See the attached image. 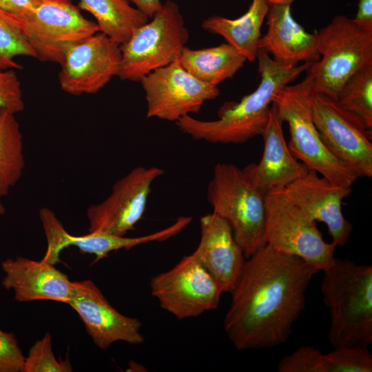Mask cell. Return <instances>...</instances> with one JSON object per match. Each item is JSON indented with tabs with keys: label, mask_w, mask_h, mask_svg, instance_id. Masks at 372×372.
I'll list each match as a JSON object with an SVG mask.
<instances>
[{
	"label": "cell",
	"mask_w": 372,
	"mask_h": 372,
	"mask_svg": "<svg viewBox=\"0 0 372 372\" xmlns=\"http://www.w3.org/2000/svg\"><path fill=\"white\" fill-rule=\"evenodd\" d=\"M39 217L47 239V249L41 260L53 265L61 261V251L70 246L76 247L81 254L94 255L96 262L107 258L113 251L130 249L152 242H163L178 234L177 227L172 224L161 230L138 237L120 236L102 232H88L83 236H74L65 230L55 214L49 208H41Z\"/></svg>",
	"instance_id": "17"
},
{
	"label": "cell",
	"mask_w": 372,
	"mask_h": 372,
	"mask_svg": "<svg viewBox=\"0 0 372 372\" xmlns=\"http://www.w3.org/2000/svg\"><path fill=\"white\" fill-rule=\"evenodd\" d=\"M269 5L265 0H252L247 11L236 19L214 15L205 19L201 26L211 34L223 37L227 43L241 53L247 61H256L261 28Z\"/></svg>",
	"instance_id": "22"
},
{
	"label": "cell",
	"mask_w": 372,
	"mask_h": 372,
	"mask_svg": "<svg viewBox=\"0 0 372 372\" xmlns=\"http://www.w3.org/2000/svg\"><path fill=\"white\" fill-rule=\"evenodd\" d=\"M200 242L193 254L219 282L224 293H231L246 260L244 252L229 224L214 213L200 218Z\"/></svg>",
	"instance_id": "19"
},
{
	"label": "cell",
	"mask_w": 372,
	"mask_h": 372,
	"mask_svg": "<svg viewBox=\"0 0 372 372\" xmlns=\"http://www.w3.org/2000/svg\"><path fill=\"white\" fill-rule=\"evenodd\" d=\"M25 108L21 84L14 70L0 67V115L16 114Z\"/></svg>",
	"instance_id": "31"
},
{
	"label": "cell",
	"mask_w": 372,
	"mask_h": 372,
	"mask_svg": "<svg viewBox=\"0 0 372 372\" xmlns=\"http://www.w3.org/2000/svg\"><path fill=\"white\" fill-rule=\"evenodd\" d=\"M256 59L260 80L254 92L238 102L225 103L217 119L202 121L191 115L180 118L175 123L179 130L194 140L214 144H240L261 136L274 94L307 72L313 63L286 67L262 50H258Z\"/></svg>",
	"instance_id": "2"
},
{
	"label": "cell",
	"mask_w": 372,
	"mask_h": 372,
	"mask_svg": "<svg viewBox=\"0 0 372 372\" xmlns=\"http://www.w3.org/2000/svg\"><path fill=\"white\" fill-rule=\"evenodd\" d=\"M6 209L4 205H3L1 198H0V216L3 215L5 213Z\"/></svg>",
	"instance_id": "37"
},
{
	"label": "cell",
	"mask_w": 372,
	"mask_h": 372,
	"mask_svg": "<svg viewBox=\"0 0 372 372\" xmlns=\"http://www.w3.org/2000/svg\"><path fill=\"white\" fill-rule=\"evenodd\" d=\"M314 33L320 57L309 68L313 90L337 101L344 83L357 72L372 65V28L338 15Z\"/></svg>",
	"instance_id": "5"
},
{
	"label": "cell",
	"mask_w": 372,
	"mask_h": 372,
	"mask_svg": "<svg viewBox=\"0 0 372 372\" xmlns=\"http://www.w3.org/2000/svg\"><path fill=\"white\" fill-rule=\"evenodd\" d=\"M78 7L90 12L100 32L120 45L129 39L136 28L149 21L125 0H79Z\"/></svg>",
	"instance_id": "24"
},
{
	"label": "cell",
	"mask_w": 372,
	"mask_h": 372,
	"mask_svg": "<svg viewBox=\"0 0 372 372\" xmlns=\"http://www.w3.org/2000/svg\"><path fill=\"white\" fill-rule=\"evenodd\" d=\"M337 101L372 132V65L357 72L344 83Z\"/></svg>",
	"instance_id": "26"
},
{
	"label": "cell",
	"mask_w": 372,
	"mask_h": 372,
	"mask_svg": "<svg viewBox=\"0 0 372 372\" xmlns=\"http://www.w3.org/2000/svg\"><path fill=\"white\" fill-rule=\"evenodd\" d=\"M313 121L321 140L358 177L372 176L371 132L362 121L335 99L313 90L310 94Z\"/></svg>",
	"instance_id": "11"
},
{
	"label": "cell",
	"mask_w": 372,
	"mask_h": 372,
	"mask_svg": "<svg viewBox=\"0 0 372 372\" xmlns=\"http://www.w3.org/2000/svg\"><path fill=\"white\" fill-rule=\"evenodd\" d=\"M265 198L242 169L231 163L215 165L207 198L213 213L231 226L246 259L264 245Z\"/></svg>",
	"instance_id": "6"
},
{
	"label": "cell",
	"mask_w": 372,
	"mask_h": 372,
	"mask_svg": "<svg viewBox=\"0 0 372 372\" xmlns=\"http://www.w3.org/2000/svg\"><path fill=\"white\" fill-rule=\"evenodd\" d=\"M25 163L23 134L14 114L0 115V198L8 195L21 177Z\"/></svg>",
	"instance_id": "25"
},
{
	"label": "cell",
	"mask_w": 372,
	"mask_h": 372,
	"mask_svg": "<svg viewBox=\"0 0 372 372\" xmlns=\"http://www.w3.org/2000/svg\"><path fill=\"white\" fill-rule=\"evenodd\" d=\"M19 56L36 59L20 23L0 10V67L3 69H21L17 62Z\"/></svg>",
	"instance_id": "27"
},
{
	"label": "cell",
	"mask_w": 372,
	"mask_h": 372,
	"mask_svg": "<svg viewBox=\"0 0 372 372\" xmlns=\"http://www.w3.org/2000/svg\"><path fill=\"white\" fill-rule=\"evenodd\" d=\"M353 20L362 26L372 28V0H359Z\"/></svg>",
	"instance_id": "34"
},
{
	"label": "cell",
	"mask_w": 372,
	"mask_h": 372,
	"mask_svg": "<svg viewBox=\"0 0 372 372\" xmlns=\"http://www.w3.org/2000/svg\"><path fill=\"white\" fill-rule=\"evenodd\" d=\"M178 60L195 78L217 87L223 81L232 78L247 61L227 43L198 50L185 46Z\"/></svg>",
	"instance_id": "23"
},
{
	"label": "cell",
	"mask_w": 372,
	"mask_h": 372,
	"mask_svg": "<svg viewBox=\"0 0 372 372\" xmlns=\"http://www.w3.org/2000/svg\"><path fill=\"white\" fill-rule=\"evenodd\" d=\"M320 271L264 244L245 260L224 318L225 331L240 351L285 343L305 307L306 292Z\"/></svg>",
	"instance_id": "1"
},
{
	"label": "cell",
	"mask_w": 372,
	"mask_h": 372,
	"mask_svg": "<svg viewBox=\"0 0 372 372\" xmlns=\"http://www.w3.org/2000/svg\"><path fill=\"white\" fill-rule=\"evenodd\" d=\"M262 240L264 244L298 256L320 271L335 259L337 246L323 239L316 221L296 207L282 189L265 195Z\"/></svg>",
	"instance_id": "8"
},
{
	"label": "cell",
	"mask_w": 372,
	"mask_h": 372,
	"mask_svg": "<svg viewBox=\"0 0 372 372\" xmlns=\"http://www.w3.org/2000/svg\"><path fill=\"white\" fill-rule=\"evenodd\" d=\"M140 82L145 92L148 118L176 123L185 116L199 112L205 101L220 94L217 86L195 78L178 59L152 71Z\"/></svg>",
	"instance_id": "12"
},
{
	"label": "cell",
	"mask_w": 372,
	"mask_h": 372,
	"mask_svg": "<svg viewBox=\"0 0 372 372\" xmlns=\"http://www.w3.org/2000/svg\"><path fill=\"white\" fill-rule=\"evenodd\" d=\"M24 359L14 334L0 329V372L21 371Z\"/></svg>",
	"instance_id": "32"
},
{
	"label": "cell",
	"mask_w": 372,
	"mask_h": 372,
	"mask_svg": "<svg viewBox=\"0 0 372 372\" xmlns=\"http://www.w3.org/2000/svg\"><path fill=\"white\" fill-rule=\"evenodd\" d=\"M1 267L4 273L1 284L6 289L13 291L17 302L48 300L68 302L73 282L53 265L17 256L6 258Z\"/></svg>",
	"instance_id": "20"
},
{
	"label": "cell",
	"mask_w": 372,
	"mask_h": 372,
	"mask_svg": "<svg viewBox=\"0 0 372 372\" xmlns=\"http://www.w3.org/2000/svg\"><path fill=\"white\" fill-rule=\"evenodd\" d=\"M282 189L307 216L327 225L336 246L347 243L353 225L344 218L342 205L343 200L351 193V187L335 185L309 169L306 174Z\"/></svg>",
	"instance_id": "16"
},
{
	"label": "cell",
	"mask_w": 372,
	"mask_h": 372,
	"mask_svg": "<svg viewBox=\"0 0 372 372\" xmlns=\"http://www.w3.org/2000/svg\"><path fill=\"white\" fill-rule=\"evenodd\" d=\"M121 64L120 44L99 32L66 50L60 65V87L72 95L97 93L118 76Z\"/></svg>",
	"instance_id": "14"
},
{
	"label": "cell",
	"mask_w": 372,
	"mask_h": 372,
	"mask_svg": "<svg viewBox=\"0 0 372 372\" xmlns=\"http://www.w3.org/2000/svg\"><path fill=\"white\" fill-rule=\"evenodd\" d=\"M313 88V76L308 69L302 81L285 86L273 96L280 119L289 126L288 147L293 156L309 169L335 185L351 187L358 176L327 148L313 121L310 105Z\"/></svg>",
	"instance_id": "4"
},
{
	"label": "cell",
	"mask_w": 372,
	"mask_h": 372,
	"mask_svg": "<svg viewBox=\"0 0 372 372\" xmlns=\"http://www.w3.org/2000/svg\"><path fill=\"white\" fill-rule=\"evenodd\" d=\"M72 368L68 359L58 360L52 346V337L47 333L37 341L25 357L21 372H70Z\"/></svg>",
	"instance_id": "28"
},
{
	"label": "cell",
	"mask_w": 372,
	"mask_h": 372,
	"mask_svg": "<svg viewBox=\"0 0 372 372\" xmlns=\"http://www.w3.org/2000/svg\"><path fill=\"white\" fill-rule=\"evenodd\" d=\"M67 304L78 313L94 343L101 349L119 341L140 344L145 340L141 322L118 312L90 280L73 282Z\"/></svg>",
	"instance_id": "15"
},
{
	"label": "cell",
	"mask_w": 372,
	"mask_h": 372,
	"mask_svg": "<svg viewBox=\"0 0 372 372\" xmlns=\"http://www.w3.org/2000/svg\"><path fill=\"white\" fill-rule=\"evenodd\" d=\"M129 3H133L140 12L152 18L158 11H159L163 3L161 0H125Z\"/></svg>",
	"instance_id": "35"
},
{
	"label": "cell",
	"mask_w": 372,
	"mask_h": 372,
	"mask_svg": "<svg viewBox=\"0 0 372 372\" xmlns=\"http://www.w3.org/2000/svg\"><path fill=\"white\" fill-rule=\"evenodd\" d=\"M291 5H269L266 16L267 31L259 40L258 50L286 67L316 62L320 56L316 34L309 33L295 21Z\"/></svg>",
	"instance_id": "21"
},
{
	"label": "cell",
	"mask_w": 372,
	"mask_h": 372,
	"mask_svg": "<svg viewBox=\"0 0 372 372\" xmlns=\"http://www.w3.org/2000/svg\"><path fill=\"white\" fill-rule=\"evenodd\" d=\"M282 123L272 103L267 124L261 134L264 142L262 157L258 163H249L242 169L264 195L285 188L309 169L291 154L285 139Z\"/></svg>",
	"instance_id": "18"
},
{
	"label": "cell",
	"mask_w": 372,
	"mask_h": 372,
	"mask_svg": "<svg viewBox=\"0 0 372 372\" xmlns=\"http://www.w3.org/2000/svg\"><path fill=\"white\" fill-rule=\"evenodd\" d=\"M325 356L327 372L372 371V356L367 348H335Z\"/></svg>",
	"instance_id": "29"
},
{
	"label": "cell",
	"mask_w": 372,
	"mask_h": 372,
	"mask_svg": "<svg viewBox=\"0 0 372 372\" xmlns=\"http://www.w3.org/2000/svg\"><path fill=\"white\" fill-rule=\"evenodd\" d=\"M20 25L36 59L59 65L70 46L100 32L71 0H44Z\"/></svg>",
	"instance_id": "10"
},
{
	"label": "cell",
	"mask_w": 372,
	"mask_h": 372,
	"mask_svg": "<svg viewBox=\"0 0 372 372\" xmlns=\"http://www.w3.org/2000/svg\"><path fill=\"white\" fill-rule=\"evenodd\" d=\"M149 287L162 309L178 320L216 309L224 293L219 282L193 253L170 269L153 276Z\"/></svg>",
	"instance_id": "9"
},
{
	"label": "cell",
	"mask_w": 372,
	"mask_h": 372,
	"mask_svg": "<svg viewBox=\"0 0 372 372\" xmlns=\"http://www.w3.org/2000/svg\"><path fill=\"white\" fill-rule=\"evenodd\" d=\"M163 174L158 167L139 166L118 180L105 200L87 208L88 232L123 236L134 229L145 212L152 183Z\"/></svg>",
	"instance_id": "13"
},
{
	"label": "cell",
	"mask_w": 372,
	"mask_h": 372,
	"mask_svg": "<svg viewBox=\"0 0 372 372\" xmlns=\"http://www.w3.org/2000/svg\"><path fill=\"white\" fill-rule=\"evenodd\" d=\"M44 0H0V10L19 23L25 20Z\"/></svg>",
	"instance_id": "33"
},
{
	"label": "cell",
	"mask_w": 372,
	"mask_h": 372,
	"mask_svg": "<svg viewBox=\"0 0 372 372\" xmlns=\"http://www.w3.org/2000/svg\"><path fill=\"white\" fill-rule=\"evenodd\" d=\"M269 5L291 4L295 0H265Z\"/></svg>",
	"instance_id": "36"
},
{
	"label": "cell",
	"mask_w": 372,
	"mask_h": 372,
	"mask_svg": "<svg viewBox=\"0 0 372 372\" xmlns=\"http://www.w3.org/2000/svg\"><path fill=\"white\" fill-rule=\"evenodd\" d=\"M278 372H327L325 354L311 346H302L282 358Z\"/></svg>",
	"instance_id": "30"
},
{
	"label": "cell",
	"mask_w": 372,
	"mask_h": 372,
	"mask_svg": "<svg viewBox=\"0 0 372 372\" xmlns=\"http://www.w3.org/2000/svg\"><path fill=\"white\" fill-rule=\"evenodd\" d=\"M321 291L329 309V343L367 348L372 342V267L335 258L323 269Z\"/></svg>",
	"instance_id": "3"
},
{
	"label": "cell",
	"mask_w": 372,
	"mask_h": 372,
	"mask_svg": "<svg viewBox=\"0 0 372 372\" xmlns=\"http://www.w3.org/2000/svg\"><path fill=\"white\" fill-rule=\"evenodd\" d=\"M189 39V32L178 5L167 1L145 24L136 28L120 45L121 80L140 81L160 68L178 59Z\"/></svg>",
	"instance_id": "7"
}]
</instances>
